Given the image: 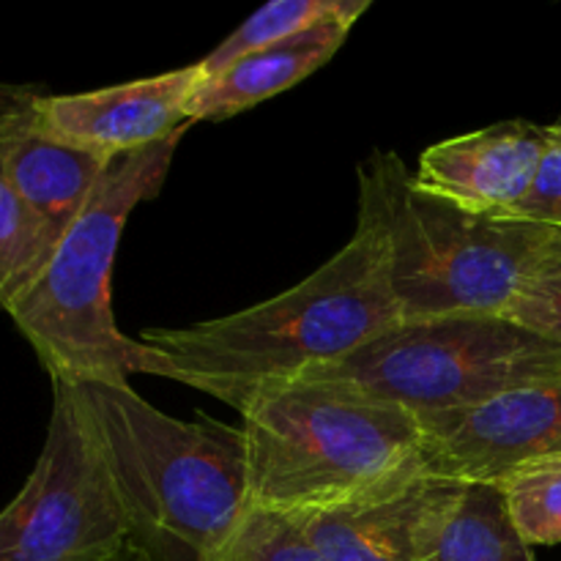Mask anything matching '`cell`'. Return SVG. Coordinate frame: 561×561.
I'll use <instances>...</instances> for the list:
<instances>
[{"label":"cell","instance_id":"9a60e30c","mask_svg":"<svg viewBox=\"0 0 561 561\" xmlns=\"http://www.w3.org/2000/svg\"><path fill=\"white\" fill-rule=\"evenodd\" d=\"M367 9H370V0H272V3L261 5L250 20L241 22L222 44H217L195 66L201 71V80H211L236 60L247 58L257 49L288 42L318 25L345 22L354 27V22Z\"/></svg>","mask_w":561,"mask_h":561},{"label":"cell","instance_id":"52a82bcc","mask_svg":"<svg viewBox=\"0 0 561 561\" xmlns=\"http://www.w3.org/2000/svg\"><path fill=\"white\" fill-rule=\"evenodd\" d=\"M129 542L75 383L53 381L42 455L0 510V561H115Z\"/></svg>","mask_w":561,"mask_h":561},{"label":"cell","instance_id":"5bb4252c","mask_svg":"<svg viewBox=\"0 0 561 561\" xmlns=\"http://www.w3.org/2000/svg\"><path fill=\"white\" fill-rule=\"evenodd\" d=\"M422 561H535L493 482H463Z\"/></svg>","mask_w":561,"mask_h":561},{"label":"cell","instance_id":"5b68a950","mask_svg":"<svg viewBox=\"0 0 561 561\" xmlns=\"http://www.w3.org/2000/svg\"><path fill=\"white\" fill-rule=\"evenodd\" d=\"M184 131L110 159L47 266L5 310L53 381L129 383L137 340L113 316L115 252L137 203L162 190Z\"/></svg>","mask_w":561,"mask_h":561},{"label":"cell","instance_id":"2e32d148","mask_svg":"<svg viewBox=\"0 0 561 561\" xmlns=\"http://www.w3.org/2000/svg\"><path fill=\"white\" fill-rule=\"evenodd\" d=\"M58 241L31 211L0 162V310H9L42 274Z\"/></svg>","mask_w":561,"mask_h":561},{"label":"cell","instance_id":"3957f363","mask_svg":"<svg viewBox=\"0 0 561 561\" xmlns=\"http://www.w3.org/2000/svg\"><path fill=\"white\" fill-rule=\"evenodd\" d=\"M250 510L316 515L425 474V425L345 387L294 381L244 414Z\"/></svg>","mask_w":561,"mask_h":561},{"label":"cell","instance_id":"277c9868","mask_svg":"<svg viewBox=\"0 0 561 561\" xmlns=\"http://www.w3.org/2000/svg\"><path fill=\"white\" fill-rule=\"evenodd\" d=\"M359 222L378 236L403 321L504 316L553 228L425 195L392 151L359 164Z\"/></svg>","mask_w":561,"mask_h":561},{"label":"cell","instance_id":"8fae6325","mask_svg":"<svg viewBox=\"0 0 561 561\" xmlns=\"http://www.w3.org/2000/svg\"><path fill=\"white\" fill-rule=\"evenodd\" d=\"M460 491L458 480L416 474L345 507L294 520L327 561H422Z\"/></svg>","mask_w":561,"mask_h":561},{"label":"cell","instance_id":"44dd1931","mask_svg":"<svg viewBox=\"0 0 561 561\" xmlns=\"http://www.w3.org/2000/svg\"><path fill=\"white\" fill-rule=\"evenodd\" d=\"M115 561H151V559H148L142 551H137V548L131 546V542H126V548H124V551H121V557L115 559Z\"/></svg>","mask_w":561,"mask_h":561},{"label":"cell","instance_id":"4fadbf2b","mask_svg":"<svg viewBox=\"0 0 561 561\" xmlns=\"http://www.w3.org/2000/svg\"><path fill=\"white\" fill-rule=\"evenodd\" d=\"M348 33L351 25L345 22H329L236 60L217 77L197 85L190 99V118L222 121L288 91L329 64Z\"/></svg>","mask_w":561,"mask_h":561},{"label":"cell","instance_id":"7402d4cb","mask_svg":"<svg viewBox=\"0 0 561 561\" xmlns=\"http://www.w3.org/2000/svg\"><path fill=\"white\" fill-rule=\"evenodd\" d=\"M559 124H561V118H559Z\"/></svg>","mask_w":561,"mask_h":561},{"label":"cell","instance_id":"9c48e42d","mask_svg":"<svg viewBox=\"0 0 561 561\" xmlns=\"http://www.w3.org/2000/svg\"><path fill=\"white\" fill-rule=\"evenodd\" d=\"M201 82L192 64L85 93H36V118L55 140L113 159L190 129V99Z\"/></svg>","mask_w":561,"mask_h":561},{"label":"cell","instance_id":"d6986e66","mask_svg":"<svg viewBox=\"0 0 561 561\" xmlns=\"http://www.w3.org/2000/svg\"><path fill=\"white\" fill-rule=\"evenodd\" d=\"M502 318L561 345V230L546 241Z\"/></svg>","mask_w":561,"mask_h":561},{"label":"cell","instance_id":"6da1fadb","mask_svg":"<svg viewBox=\"0 0 561 561\" xmlns=\"http://www.w3.org/2000/svg\"><path fill=\"white\" fill-rule=\"evenodd\" d=\"M400 321L381 241L356 222L348 244L285 294L195 327L142 334L135 373L186 383L244 416L263 394L345 359Z\"/></svg>","mask_w":561,"mask_h":561},{"label":"cell","instance_id":"7a4b0ae2","mask_svg":"<svg viewBox=\"0 0 561 561\" xmlns=\"http://www.w3.org/2000/svg\"><path fill=\"white\" fill-rule=\"evenodd\" d=\"M129 542L151 561H208L250 513L244 427L162 414L129 383H75Z\"/></svg>","mask_w":561,"mask_h":561},{"label":"cell","instance_id":"7c38bea8","mask_svg":"<svg viewBox=\"0 0 561 561\" xmlns=\"http://www.w3.org/2000/svg\"><path fill=\"white\" fill-rule=\"evenodd\" d=\"M36 93L0 85V162L22 201L60 241L91 201L110 157L47 135L36 118Z\"/></svg>","mask_w":561,"mask_h":561},{"label":"cell","instance_id":"ba28073f","mask_svg":"<svg viewBox=\"0 0 561 561\" xmlns=\"http://www.w3.org/2000/svg\"><path fill=\"white\" fill-rule=\"evenodd\" d=\"M425 425V474L496 482L515 466L561 455V383L524 387Z\"/></svg>","mask_w":561,"mask_h":561},{"label":"cell","instance_id":"e0dca14e","mask_svg":"<svg viewBox=\"0 0 561 561\" xmlns=\"http://www.w3.org/2000/svg\"><path fill=\"white\" fill-rule=\"evenodd\" d=\"M510 518L531 548L561 542V455L515 466L499 477Z\"/></svg>","mask_w":561,"mask_h":561},{"label":"cell","instance_id":"ffe728a7","mask_svg":"<svg viewBox=\"0 0 561 561\" xmlns=\"http://www.w3.org/2000/svg\"><path fill=\"white\" fill-rule=\"evenodd\" d=\"M513 219L546 225V228L561 230V124H551L546 157H542L537 179L531 184L526 201L510 214Z\"/></svg>","mask_w":561,"mask_h":561},{"label":"cell","instance_id":"30bf717a","mask_svg":"<svg viewBox=\"0 0 561 561\" xmlns=\"http://www.w3.org/2000/svg\"><path fill=\"white\" fill-rule=\"evenodd\" d=\"M551 126L502 121L425 148L411 181L469 214L510 217L529 195Z\"/></svg>","mask_w":561,"mask_h":561},{"label":"cell","instance_id":"8992f818","mask_svg":"<svg viewBox=\"0 0 561 561\" xmlns=\"http://www.w3.org/2000/svg\"><path fill=\"white\" fill-rule=\"evenodd\" d=\"M299 381L354 389L427 422L515 389L561 383V345L502 316L400 321Z\"/></svg>","mask_w":561,"mask_h":561},{"label":"cell","instance_id":"ac0fdd59","mask_svg":"<svg viewBox=\"0 0 561 561\" xmlns=\"http://www.w3.org/2000/svg\"><path fill=\"white\" fill-rule=\"evenodd\" d=\"M208 561H327L294 518L250 510Z\"/></svg>","mask_w":561,"mask_h":561}]
</instances>
